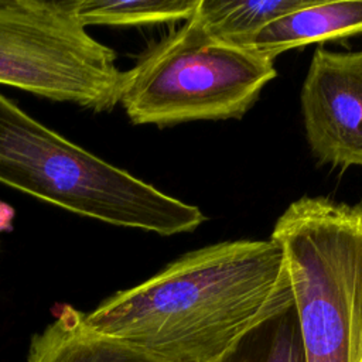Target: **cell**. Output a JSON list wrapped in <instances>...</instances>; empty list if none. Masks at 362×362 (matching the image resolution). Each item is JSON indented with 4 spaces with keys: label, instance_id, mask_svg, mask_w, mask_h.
I'll list each match as a JSON object with an SVG mask.
<instances>
[{
    "label": "cell",
    "instance_id": "cell-4",
    "mask_svg": "<svg viewBox=\"0 0 362 362\" xmlns=\"http://www.w3.org/2000/svg\"><path fill=\"white\" fill-rule=\"evenodd\" d=\"M276 75L273 59L212 38L191 17L123 72L119 103L134 124L240 119Z\"/></svg>",
    "mask_w": 362,
    "mask_h": 362
},
{
    "label": "cell",
    "instance_id": "cell-1",
    "mask_svg": "<svg viewBox=\"0 0 362 362\" xmlns=\"http://www.w3.org/2000/svg\"><path fill=\"white\" fill-rule=\"evenodd\" d=\"M291 303L281 246L273 238L236 239L180 256L83 318L161 362H222Z\"/></svg>",
    "mask_w": 362,
    "mask_h": 362
},
{
    "label": "cell",
    "instance_id": "cell-9",
    "mask_svg": "<svg viewBox=\"0 0 362 362\" xmlns=\"http://www.w3.org/2000/svg\"><path fill=\"white\" fill-rule=\"evenodd\" d=\"M308 0H199L192 18L212 38L250 48L253 38L281 16Z\"/></svg>",
    "mask_w": 362,
    "mask_h": 362
},
{
    "label": "cell",
    "instance_id": "cell-11",
    "mask_svg": "<svg viewBox=\"0 0 362 362\" xmlns=\"http://www.w3.org/2000/svg\"><path fill=\"white\" fill-rule=\"evenodd\" d=\"M226 358L229 362H305L294 300L250 331Z\"/></svg>",
    "mask_w": 362,
    "mask_h": 362
},
{
    "label": "cell",
    "instance_id": "cell-8",
    "mask_svg": "<svg viewBox=\"0 0 362 362\" xmlns=\"http://www.w3.org/2000/svg\"><path fill=\"white\" fill-rule=\"evenodd\" d=\"M25 362H161L119 339L92 329L83 313L62 305L55 318L33 335Z\"/></svg>",
    "mask_w": 362,
    "mask_h": 362
},
{
    "label": "cell",
    "instance_id": "cell-2",
    "mask_svg": "<svg viewBox=\"0 0 362 362\" xmlns=\"http://www.w3.org/2000/svg\"><path fill=\"white\" fill-rule=\"evenodd\" d=\"M0 182L76 215L161 236L192 232L202 211L86 151L0 93Z\"/></svg>",
    "mask_w": 362,
    "mask_h": 362
},
{
    "label": "cell",
    "instance_id": "cell-10",
    "mask_svg": "<svg viewBox=\"0 0 362 362\" xmlns=\"http://www.w3.org/2000/svg\"><path fill=\"white\" fill-rule=\"evenodd\" d=\"M199 0H79L78 17L90 25L144 27L187 21Z\"/></svg>",
    "mask_w": 362,
    "mask_h": 362
},
{
    "label": "cell",
    "instance_id": "cell-3",
    "mask_svg": "<svg viewBox=\"0 0 362 362\" xmlns=\"http://www.w3.org/2000/svg\"><path fill=\"white\" fill-rule=\"evenodd\" d=\"M283 249L305 362H362V202H291L272 230Z\"/></svg>",
    "mask_w": 362,
    "mask_h": 362
},
{
    "label": "cell",
    "instance_id": "cell-5",
    "mask_svg": "<svg viewBox=\"0 0 362 362\" xmlns=\"http://www.w3.org/2000/svg\"><path fill=\"white\" fill-rule=\"evenodd\" d=\"M79 0H0V85L93 112L119 103L116 52L78 17Z\"/></svg>",
    "mask_w": 362,
    "mask_h": 362
},
{
    "label": "cell",
    "instance_id": "cell-7",
    "mask_svg": "<svg viewBox=\"0 0 362 362\" xmlns=\"http://www.w3.org/2000/svg\"><path fill=\"white\" fill-rule=\"evenodd\" d=\"M362 34V0H308L266 25L250 48L273 59L294 48Z\"/></svg>",
    "mask_w": 362,
    "mask_h": 362
},
{
    "label": "cell",
    "instance_id": "cell-6",
    "mask_svg": "<svg viewBox=\"0 0 362 362\" xmlns=\"http://www.w3.org/2000/svg\"><path fill=\"white\" fill-rule=\"evenodd\" d=\"M300 102L314 157L334 167H362V49L339 52L318 47Z\"/></svg>",
    "mask_w": 362,
    "mask_h": 362
}]
</instances>
